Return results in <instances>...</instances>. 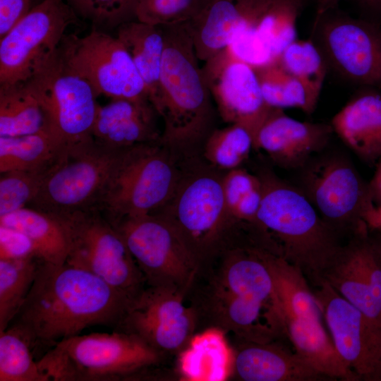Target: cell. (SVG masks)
<instances>
[{
    "label": "cell",
    "mask_w": 381,
    "mask_h": 381,
    "mask_svg": "<svg viewBox=\"0 0 381 381\" xmlns=\"http://www.w3.org/2000/svg\"><path fill=\"white\" fill-rule=\"evenodd\" d=\"M363 219L370 230L381 231V205L371 204L364 212Z\"/></svg>",
    "instance_id": "obj_45"
},
{
    "label": "cell",
    "mask_w": 381,
    "mask_h": 381,
    "mask_svg": "<svg viewBox=\"0 0 381 381\" xmlns=\"http://www.w3.org/2000/svg\"><path fill=\"white\" fill-rule=\"evenodd\" d=\"M203 75L218 115L229 124H240L254 138L274 107L265 102L255 68L226 49L205 61Z\"/></svg>",
    "instance_id": "obj_18"
},
{
    "label": "cell",
    "mask_w": 381,
    "mask_h": 381,
    "mask_svg": "<svg viewBox=\"0 0 381 381\" xmlns=\"http://www.w3.org/2000/svg\"><path fill=\"white\" fill-rule=\"evenodd\" d=\"M209 0H140L137 20L157 26L183 24L195 17Z\"/></svg>",
    "instance_id": "obj_39"
},
{
    "label": "cell",
    "mask_w": 381,
    "mask_h": 381,
    "mask_svg": "<svg viewBox=\"0 0 381 381\" xmlns=\"http://www.w3.org/2000/svg\"><path fill=\"white\" fill-rule=\"evenodd\" d=\"M262 198L250 225L258 243L299 268L310 286L343 244L306 195L270 172L259 176Z\"/></svg>",
    "instance_id": "obj_3"
},
{
    "label": "cell",
    "mask_w": 381,
    "mask_h": 381,
    "mask_svg": "<svg viewBox=\"0 0 381 381\" xmlns=\"http://www.w3.org/2000/svg\"><path fill=\"white\" fill-rule=\"evenodd\" d=\"M171 151L161 141L122 150L97 208L111 223L155 213L167 203L181 179Z\"/></svg>",
    "instance_id": "obj_6"
},
{
    "label": "cell",
    "mask_w": 381,
    "mask_h": 381,
    "mask_svg": "<svg viewBox=\"0 0 381 381\" xmlns=\"http://www.w3.org/2000/svg\"><path fill=\"white\" fill-rule=\"evenodd\" d=\"M23 84L42 106L48 129L67 147L92 140L97 95L67 66L59 49Z\"/></svg>",
    "instance_id": "obj_9"
},
{
    "label": "cell",
    "mask_w": 381,
    "mask_h": 381,
    "mask_svg": "<svg viewBox=\"0 0 381 381\" xmlns=\"http://www.w3.org/2000/svg\"><path fill=\"white\" fill-rule=\"evenodd\" d=\"M111 224L124 239L146 285L186 292L199 263L164 219L150 214Z\"/></svg>",
    "instance_id": "obj_14"
},
{
    "label": "cell",
    "mask_w": 381,
    "mask_h": 381,
    "mask_svg": "<svg viewBox=\"0 0 381 381\" xmlns=\"http://www.w3.org/2000/svg\"><path fill=\"white\" fill-rule=\"evenodd\" d=\"M231 376L243 381L332 380L279 341L235 339Z\"/></svg>",
    "instance_id": "obj_22"
},
{
    "label": "cell",
    "mask_w": 381,
    "mask_h": 381,
    "mask_svg": "<svg viewBox=\"0 0 381 381\" xmlns=\"http://www.w3.org/2000/svg\"><path fill=\"white\" fill-rule=\"evenodd\" d=\"M68 147L49 130L0 137V173L51 169Z\"/></svg>",
    "instance_id": "obj_28"
},
{
    "label": "cell",
    "mask_w": 381,
    "mask_h": 381,
    "mask_svg": "<svg viewBox=\"0 0 381 381\" xmlns=\"http://www.w3.org/2000/svg\"><path fill=\"white\" fill-rule=\"evenodd\" d=\"M343 143L361 160L376 165L381 159V95L361 94L348 102L330 123Z\"/></svg>",
    "instance_id": "obj_24"
},
{
    "label": "cell",
    "mask_w": 381,
    "mask_h": 381,
    "mask_svg": "<svg viewBox=\"0 0 381 381\" xmlns=\"http://www.w3.org/2000/svg\"><path fill=\"white\" fill-rule=\"evenodd\" d=\"M333 133L331 124L298 121L274 108L256 133L253 148L282 168L299 169L325 148Z\"/></svg>",
    "instance_id": "obj_20"
},
{
    "label": "cell",
    "mask_w": 381,
    "mask_h": 381,
    "mask_svg": "<svg viewBox=\"0 0 381 381\" xmlns=\"http://www.w3.org/2000/svg\"><path fill=\"white\" fill-rule=\"evenodd\" d=\"M204 143V156L212 166L226 171L240 167L253 148V136L240 124L216 128Z\"/></svg>",
    "instance_id": "obj_35"
},
{
    "label": "cell",
    "mask_w": 381,
    "mask_h": 381,
    "mask_svg": "<svg viewBox=\"0 0 381 381\" xmlns=\"http://www.w3.org/2000/svg\"><path fill=\"white\" fill-rule=\"evenodd\" d=\"M28 340L8 326L0 332V381H50L34 360Z\"/></svg>",
    "instance_id": "obj_34"
},
{
    "label": "cell",
    "mask_w": 381,
    "mask_h": 381,
    "mask_svg": "<svg viewBox=\"0 0 381 381\" xmlns=\"http://www.w3.org/2000/svg\"><path fill=\"white\" fill-rule=\"evenodd\" d=\"M260 184L259 176L241 167L228 171L222 176L223 191L229 216L241 199Z\"/></svg>",
    "instance_id": "obj_41"
},
{
    "label": "cell",
    "mask_w": 381,
    "mask_h": 381,
    "mask_svg": "<svg viewBox=\"0 0 381 381\" xmlns=\"http://www.w3.org/2000/svg\"><path fill=\"white\" fill-rule=\"evenodd\" d=\"M278 63L303 85L309 114L318 104L327 73V62L311 40H296L280 54Z\"/></svg>",
    "instance_id": "obj_31"
},
{
    "label": "cell",
    "mask_w": 381,
    "mask_h": 381,
    "mask_svg": "<svg viewBox=\"0 0 381 381\" xmlns=\"http://www.w3.org/2000/svg\"><path fill=\"white\" fill-rule=\"evenodd\" d=\"M32 257L40 259L33 243L27 235L17 229L0 225V259Z\"/></svg>",
    "instance_id": "obj_42"
},
{
    "label": "cell",
    "mask_w": 381,
    "mask_h": 381,
    "mask_svg": "<svg viewBox=\"0 0 381 381\" xmlns=\"http://www.w3.org/2000/svg\"><path fill=\"white\" fill-rule=\"evenodd\" d=\"M152 214L176 230L199 264L226 245L235 226L227 210L222 177L206 171L181 177L170 199Z\"/></svg>",
    "instance_id": "obj_7"
},
{
    "label": "cell",
    "mask_w": 381,
    "mask_h": 381,
    "mask_svg": "<svg viewBox=\"0 0 381 381\" xmlns=\"http://www.w3.org/2000/svg\"><path fill=\"white\" fill-rule=\"evenodd\" d=\"M40 259H0V332L5 330L25 301Z\"/></svg>",
    "instance_id": "obj_32"
},
{
    "label": "cell",
    "mask_w": 381,
    "mask_h": 381,
    "mask_svg": "<svg viewBox=\"0 0 381 381\" xmlns=\"http://www.w3.org/2000/svg\"><path fill=\"white\" fill-rule=\"evenodd\" d=\"M163 358L137 336L114 330L62 339L37 361L50 380L117 381L142 377Z\"/></svg>",
    "instance_id": "obj_5"
},
{
    "label": "cell",
    "mask_w": 381,
    "mask_h": 381,
    "mask_svg": "<svg viewBox=\"0 0 381 381\" xmlns=\"http://www.w3.org/2000/svg\"><path fill=\"white\" fill-rule=\"evenodd\" d=\"M51 169L1 173L0 217L28 207Z\"/></svg>",
    "instance_id": "obj_38"
},
{
    "label": "cell",
    "mask_w": 381,
    "mask_h": 381,
    "mask_svg": "<svg viewBox=\"0 0 381 381\" xmlns=\"http://www.w3.org/2000/svg\"><path fill=\"white\" fill-rule=\"evenodd\" d=\"M233 349L216 328L195 333L179 353V370L190 381H223L231 377Z\"/></svg>",
    "instance_id": "obj_26"
},
{
    "label": "cell",
    "mask_w": 381,
    "mask_h": 381,
    "mask_svg": "<svg viewBox=\"0 0 381 381\" xmlns=\"http://www.w3.org/2000/svg\"><path fill=\"white\" fill-rule=\"evenodd\" d=\"M0 225L17 229L27 235L42 261L56 265L66 262L71 235L66 216L25 207L0 217Z\"/></svg>",
    "instance_id": "obj_25"
},
{
    "label": "cell",
    "mask_w": 381,
    "mask_h": 381,
    "mask_svg": "<svg viewBox=\"0 0 381 381\" xmlns=\"http://www.w3.org/2000/svg\"><path fill=\"white\" fill-rule=\"evenodd\" d=\"M287 339L294 350L332 380L358 381L340 358L322 322L323 314L313 289L299 272H289L274 282Z\"/></svg>",
    "instance_id": "obj_11"
},
{
    "label": "cell",
    "mask_w": 381,
    "mask_h": 381,
    "mask_svg": "<svg viewBox=\"0 0 381 381\" xmlns=\"http://www.w3.org/2000/svg\"><path fill=\"white\" fill-rule=\"evenodd\" d=\"M301 8L300 0H272L252 28L277 59L296 40V20Z\"/></svg>",
    "instance_id": "obj_33"
},
{
    "label": "cell",
    "mask_w": 381,
    "mask_h": 381,
    "mask_svg": "<svg viewBox=\"0 0 381 381\" xmlns=\"http://www.w3.org/2000/svg\"><path fill=\"white\" fill-rule=\"evenodd\" d=\"M265 250L233 243L199 264L185 294L198 329L216 328L260 343L287 339Z\"/></svg>",
    "instance_id": "obj_1"
},
{
    "label": "cell",
    "mask_w": 381,
    "mask_h": 381,
    "mask_svg": "<svg viewBox=\"0 0 381 381\" xmlns=\"http://www.w3.org/2000/svg\"><path fill=\"white\" fill-rule=\"evenodd\" d=\"M78 16L104 30L137 20L140 0H66Z\"/></svg>",
    "instance_id": "obj_37"
},
{
    "label": "cell",
    "mask_w": 381,
    "mask_h": 381,
    "mask_svg": "<svg viewBox=\"0 0 381 381\" xmlns=\"http://www.w3.org/2000/svg\"><path fill=\"white\" fill-rule=\"evenodd\" d=\"M367 225L349 238L351 268L360 297L381 319V231Z\"/></svg>",
    "instance_id": "obj_29"
},
{
    "label": "cell",
    "mask_w": 381,
    "mask_h": 381,
    "mask_svg": "<svg viewBox=\"0 0 381 381\" xmlns=\"http://www.w3.org/2000/svg\"><path fill=\"white\" fill-rule=\"evenodd\" d=\"M31 0H0V39L30 11Z\"/></svg>",
    "instance_id": "obj_43"
},
{
    "label": "cell",
    "mask_w": 381,
    "mask_h": 381,
    "mask_svg": "<svg viewBox=\"0 0 381 381\" xmlns=\"http://www.w3.org/2000/svg\"><path fill=\"white\" fill-rule=\"evenodd\" d=\"M363 1L370 6L381 7V0H363Z\"/></svg>",
    "instance_id": "obj_47"
},
{
    "label": "cell",
    "mask_w": 381,
    "mask_h": 381,
    "mask_svg": "<svg viewBox=\"0 0 381 381\" xmlns=\"http://www.w3.org/2000/svg\"><path fill=\"white\" fill-rule=\"evenodd\" d=\"M339 1L340 0H317L316 16L313 24V29L317 27L326 13L333 8Z\"/></svg>",
    "instance_id": "obj_46"
},
{
    "label": "cell",
    "mask_w": 381,
    "mask_h": 381,
    "mask_svg": "<svg viewBox=\"0 0 381 381\" xmlns=\"http://www.w3.org/2000/svg\"><path fill=\"white\" fill-rule=\"evenodd\" d=\"M320 49L327 64L356 84L381 88V28L368 21L337 18L320 22Z\"/></svg>",
    "instance_id": "obj_19"
},
{
    "label": "cell",
    "mask_w": 381,
    "mask_h": 381,
    "mask_svg": "<svg viewBox=\"0 0 381 381\" xmlns=\"http://www.w3.org/2000/svg\"><path fill=\"white\" fill-rule=\"evenodd\" d=\"M45 129L48 126L44 109L24 84L0 86V137L32 134Z\"/></svg>",
    "instance_id": "obj_30"
},
{
    "label": "cell",
    "mask_w": 381,
    "mask_h": 381,
    "mask_svg": "<svg viewBox=\"0 0 381 381\" xmlns=\"http://www.w3.org/2000/svg\"><path fill=\"white\" fill-rule=\"evenodd\" d=\"M376 169L368 183L369 198L373 205H381V159L376 164Z\"/></svg>",
    "instance_id": "obj_44"
},
{
    "label": "cell",
    "mask_w": 381,
    "mask_h": 381,
    "mask_svg": "<svg viewBox=\"0 0 381 381\" xmlns=\"http://www.w3.org/2000/svg\"><path fill=\"white\" fill-rule=\"evenodd\" d=\"M123 150L93 139L68 147L28 207L61 216L97 209Z\"/></svg>",
    "instance_id": "obj_8"
},
{
    "label": "cell",
    "mask_w": 381,
    "mask_h": 381,
    "mask_svg": "<svg viewBox=\"0 0 381 381\" xmlns=\"http://www.w3.org/2000/svg\"><path fill=\"white\" fill-rule=\"evenodd\" d=\"M161 27L164 50L152 104L163 121L162 143L188 149L205 142L218 113L185 23Z\"/></svg>",
    "instance_id": "obj_4"
},
{
    "label": "cell",
    "mask_w": 381,
    "mask_h": 381,
    "mask_svg": "<svg viewBox=\"0 0 381 381\" xmlns=\"http://www.w3.org/2000/svg\"><path fill=\"white\" fill-rule=\"evenodd\" d=\"M255 70L263 97L269 106L279 109L296 107L309 114L303 85L278 61Z\"/></svg>",
    "instance_id": "obj_36"
},
{
    "label": "cell",
    "mask_w": 381,
    "mask_h": 381,
    "mask_svg": "<svg viewBox=\"0 0 381 381\" xmlns=\"http://www.w3.org/2000/svg\"><path fill=\"white\" fill-rule=\"evenodd\" d=\"M269 0H209L185 25L200 61L226 49L241 31L253 27Z\"/></svg>",
    "instance_id": "obj_21"
},
{
    "label": "cell",
    "mask_w": 381,
    "mask_h": 381,
    "mask_svg": "<svg viewBox=\"0 0 381 381\" xmlns=\"http://www.w3.org/2000/svg\"><path fill=\"white\" fill-rule=\"evenodd\" d=\"M66 217L71 235L66 262L135 298L146 286L145 279L117 229L97 209Z\"/></svg>",
    "instance_id": "obj_10"
},
{
    "label": "cell",
    "mask_w": 381,
    "mask_h": 381,
    "mask_svg": "<svg viewBox=\"0 0 381 381\" xmlns=\"http://www.w3.org/2000/svg\"><path fill=\"white\" fill-rule=\"evenodd\" d=\"M59 51L67 66L89 83L97 97L150 100L143 80L116 36L92 28L83 36L66 35Z\"/></svg>",
    "instance_id": "obj_13"
},
{
    "label": "cell",
    "mask_w": 381,
    "mask_h": 381,
    "mask_svg": "<svg viewBox=\"0 0 381 381\" xmlns=\"http://www.w3.org/2000/svg\"><path fill=\"white\" fill-rule=\"evenodd\" d=\"M131 301L85 270L67 262H42L25 301L8 326L25 337L32 349L42 346L49 349L90 327L114 328Z\"/></svg>",
    "instance_id": "obj_2"
},
{
    "label": "cell",
    "mask_w": 381,
    "mask_h": 381,
    "mask_svg": "<svg viewBox=\"0 0 381 381\" xmlns=\"http://www.w3.org/2000/svg\"><path fill=\"white\" fill-rule=\"evenodd\" d=\"M334 346L358 381H381V325L325 280L311 287Z\"/></svg>",
    "instance_id": "obj_17"
},
{
    "label": "cell",
    "mask_w": 381,
    "mask_h": 381,
    "mask_svg": "<svg viewBox=\"0 0 381 381\" xmlns=\"http://www.w3.org/2000/svg\"><path fill=\"white\" fill-rule=\"evenodd\" d=\"M226 49L255 68L278 61L252 28L239 32Z\"/></svg>",
    "instance_id": "obj_40"
},
{
    "label": "cell",
    "mask_w": 381,
    "mask_h": 381,
    "mask_svg": "<svg viewBox=\"0 0 381 381\" xmlns=\"http://www.w3.org/2000/svg\"><path fill=\"white\" fill-rule=\"evenodd\" d=\"M159 117L150 100L114 99L99 105L92 130L97 144L114 150L161 141Z\"/></svg>",
    "instance_id": "obj_23"
},
{
    "label": "cell",
    "mask_w": 381,
    "mask_h": 381,
    "mask_svg": "<svg viewBox=\"0 0 381 381\" xmlns=\"http://www.w3.org/2000/svg\"><path fill=\"white\" fill-rule=\"evenodd\" d=\"M116 36L131 56L152 104L158 91L164 50L162 27L134 20L119 26Z\"/></svg>",
    "instance_id": "obj_27"
},
{
    "label": "cell",
    "mask_w": 381,
    "mask_h": 381,
    "mask_svg": "<svg viewBox=\"0 0 381 381\" xmlns=\"http://www.w3.org/2000/svg\"><path fill=\"white\" fill-rule=\"evenodd\" d=\"M186 292L146 285L129 303L114 330L134 334L162 356L180 353L197 333Z\"/></svg>",
    "instance_id": "obj_16"
},
{
    "label": "cell",
    "mask_w": 381,
    "mask_h": 381,
    "mask_svg": "<svg viewBox=\"0 0 381 381\" xmlns=\"http://www.w3.org/2000/svg\"><path fill=\"white\" fill-rule=\"evenodd\" d=\"M77 15L66 0H43L0 39V86L25 83L59 49Z\"/></svg>",
    "instance_id": "obj_12"
},
{
    "label": "cell",
    "mask_w": 381,
    "mask_h": 381,
    "mask_svg": "<svg viewBox=\"0 0 381 381\" xmlns=\"http://www.w3.org/2000/svg\"><path fill=\"white\" fill-rule=\"evenodd\" d=\"M303 169L301 190L340 237L349 238L366 224L363 216L372 204L368 184L348 158L323 156Z\"/></svg>",
    "instance_id": "obj_15"
}]
</instances>
